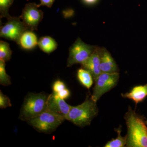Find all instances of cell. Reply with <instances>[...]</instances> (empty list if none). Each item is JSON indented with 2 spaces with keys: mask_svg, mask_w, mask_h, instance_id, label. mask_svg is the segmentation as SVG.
<instances>
[{
  "mask_svg": "<svg viewBox=\"0 0 147 147\" xmlns=\"http://www.w3.org/2000/svg\"><path fill=\"white\" fill-rule=\"evenodd\" d=\"M124 119L127 129L126 147H147V126L144 116L129 106Z\"/></svg>",
  "mask_w": 147,
  "mask_h": 147,
  "instance_id": "1",
  "label": "cell"
},
{
  "mask_svg": "<svg viewBox=\"0 0 147 147\" xmlns=\"http://www.w3.org/2000/svg\"><path fill=\"white\" fill-rule=\"evenodd\" d=\"M87 95L86 100L82 104L71 106L66 118L76 126L84 127L90 125L92 120L98 114L96 102L92 99L91 96Z\"/></svg>",
  "mask_w": 147,
  "mask_h": 147,
  "instance_id": "2",
  "label": "cell"
},
{
  "mask_svg": "<svg viewBox=\"0 0 147 147\" xmlns=\"http://www.w3.org/2000/svg\"><path fill=\"white\" fill-rule=\"evenodd\" d=\"M48 95L44 92L28 94L24 99L18 118L27 121L46 111Z\"/></svg>",
  "mask_w": 147,
  "mask_h": 147,
  "instance_id": "3",
  "label": "cell"
},
{
  "mask_svg": "<svg viewBox=\"0 0 147 147\" xmlns=\"http://www.w3.org/2000/svg\"><path fill=\"white\" fill-rule=\"evenodd\" d=\"M65 120L63 117L47 110L26 122L37 131L50 134L55 131Z\"/></svg>",
  "mask_w": 147,
  "mask_h": 147,
  "instance_id": "4",
  "label": "cell"
},
{
  "mask_svg": "<svg viewBox=\"0 0 147 147\" xmlns=\"http://www.w3.org/2000/svg\"><path fill=\"white\" fill-rule=\"evenodd\" d=\"M119 72H102L94 80L95 85L91 98L96 102L102 95L112 90L117 86L119 79Z\"/></svg>",
  "mask_w": 147,
  "mask_h": 147,
  "instance_id": "5",
  "label": "cell"
},
{
  "mask_svg": "<svg viewBox=\"0 0 147 147\" xmlns=\"http://www.w3.org/2000/svg\"><path fill=\"white\" fill-rule=\"evenodd\" d=\"M96 46L88 45L78 38L69 47L67 66H72L75 64H82L86 60L95 49Z\"/></svg>",
  "mask_w": 147,
  "mask_h": 147,
  "instance_id": "6",
  "label": "cell"
},
{
  "mask_svg": "<svg viewBox=\"0 0 147 147\" xmlns=\"http://www.w3.org/2000/svg\"><path fill=\"white\" fill-rule=\"evenodd\" d=\"M7 19V22L1 26L0 36L14 41L18 45L21 35L28 29L21 21L20 16H11Z\"/></svg>",
  "mask_w": 147,
  "mask_h": 147,
  "instance_id": "7",
  "label": "cell"
},
{
  "mask_svg": "<svg viewBox=\"0 0 147 147\" xmlns=\"http://www.w3.org/2000/svg\"><path fill=\"white\" fill-rule=\"evenodd\" d=\"M38 7L36 3H28L22 10L20 17L28 30H37L38 24L43 18V12L38 9Z\"/></svg>",
  "mask_w": 147,
  "mask_h": 147,
  "instance_id": "8",
  "label": "cell"
},
{
  "mask_svg": "<svg viewBox=\"0 0 147 147\" xmlns=\"http://www.w3.org/2000/svg\"><path fill=\"white\" fill-rule=\"evenodd\" d=\"M71 107L64 99L60 98L54 92L48 95L47 110L63 117L65 119Z\"/></svg>",
  "mask_w": 147,
  "mask_h": 147,
  "instance_id": "9",
  "label": "cell"
},
{
  "mask_svg": "<svg viewBox=\"0 0 147 147\" xmlns=\"http://www.w3.org/2000/svg\"><path fill=\"white\" fill-rule=\"evenodd\" d=\"M100 47H96L89 57L81 65L82 68L90 72L94 80L102 73L100 69Z\"/></svg>",
  "mask_w": 147,
  "mask_h": 147,
  "instance_id": "10",
  "label": "cell"
},
{
  "mask_svg": "<svg viewBox=\"0 0 147 147\" xmlns=\"http://www.w3.org/2000/svg\"><path fill=\"white\" fill-rule=\"evenodd\" d=\"M100 69L101 72L115 73L119 72L117 65L108 50L104 48H100Z\"/></svg>",
  "mask_w": 147,
  "mask_h": 147,
  "instance_id": "11",
  "label": "cell"
},
{
  "mask_svg": "<svg viewBox=\"0 0 147 147\" xmlns=\"http://www.w3.org/2000/svg\"><path fill=\"white\" fill-rule=\"evenodd\" d=\"M121 96L133 100L136 107L138 103L144 101L147 96V84L136 86L129 92L121 94Z\"/></svg>",
  "mask_w": 147,
  "mask_h": 147,
  "instance_id": "12",
  "label": "cell"
},
{
  "mask_svg": "<svg viewBox=\"0 0 147 147\" xmlns=\"http://www.w3.org/2000/svg\"><path fill=\"white\" fill-rule=\"evenodd\" d=\"M38 41L36 35L32 31L28 30L21 35L18 45L24 50H31L36 47Z\"/></svg>",
  "mask_w": 147,
  "mask_h": 147,
  "instance_id": "13",
  "label": "cell"
},
{
  "mask_svg": "<svg viewBox=\"0 0 147 147\" xmlns=\"http://www.w3.org/2000/svg\"><path fill=\"white\" fill-rule=\"evenodd\" d=\"M38 45L40 50L44 53L50 54L57 49L58 44L56 40L50 36H42L40 38Z\"/></svg>",
  "mask_w": 147,
  "mask_h": 147,
  "instance_id": "14",
  "label": "cell"
},
{
  "mask_svg": "<svg viewBox=\"0 0 147 147\" xmlns=\"http://www.w3.org/2000/svg\"><path fill=\"white\" fill-rule=\"evenodd\" d=\"M77 77L81 84L88 90L93 84V77L89 71L81 68L78 69L77 72Z\"/></svg>",
  "mask_w": 147,
  "mask_h": 147,
  "instance_id": "15",
  "label": "cell"
},
{
  "mask_svg": "<svg viewBox=\"0 0 147 147\" xmlns=\"http://www.w3.org/2000/svg\"><path fill=\"white\" fill-rule=\"evenodd\" d=\"M118 133L117 137L115 139H113L104 146L105 147H123L126 146L127 143V135L125 137H122L121 135V127L119 126L116 129Z\"/></svg>",
  "mask_w": 147,
  "mask_h": 147,
  "instance_id": "16",
  "label": "cell"
},
{
  "mask_svg": "<svg viewBox=\"0 0 147 147\" xmlns=\"http://www.w3.org/2000/svg\"><path fill=\"white\" fill-rule=\"evenodd\" d=\"M12 51L8 42L0 41V60L6 62L10 60L12 55Z\"/></svg>",
  "mask_w": 147,
  "mask_h": 147,
  "instance_id": "17",
  "label": "cell"
},
{
  "mask_svg": "<svg viewBox=\"0 0 147 147\" xmlns=\"http://www.w3.org/2000/svg\"><path fill=\"white\" fill-rule=\"evenodd\" d=\"M5 62L0 60V84L7 86L11 84L10 77L7 73L5 69Z\"/></svg>",
  "mask_w": 147,
  "mask_h": 147,
  "instance_id": "18",
  "label": "cell"
},
{
  "mask_svg": "<svg viewBox=\"0 0 147 147\" xmlns=\"http://www.w3.org/2000/svg\"><path fill=\"white\" fill-rule=\"evenodd\" d=\"M14 0H0L1 18H8L10 17L9 14V7L13 3Z\"/></svg>",
  "mask_w": 147,
  "mask_h": 147,
  "instance_id": "19",
  "label": "cell"
},
{
  "mask_svg": "<svg viewBox=\"0 0 147 147\" xmlns=\"http://www.w3.org/2000/svg\"><path fill=\"white\" fill-rule=\"evenodd\" d=\"M11 102L9 98L3 93L1 91H0V108L4 109L7 107H11Z\"/></svg>",
  "mask_w": 147,
  "mask_h": 147,
  "instance_id": "20",
  "label": "cell"
},
{
  "mask_svg": "<svg viewBox=\"0 0 147 147\" xmlns=\"http://www.w3.org/2000/svg\"><path fill=\"white\" fill-rule=\"evenodd\" d=\"M66 88L65 84L61 80H57L55 82L53 85V92L55 93H58L63 90Z\"/></svg>",
  "mask_w": 147,
  "mask_h": 147,
  "instance_id": "21",
  "label": "cell"
},
{
  "mask_svg": "<svg viewBox=\"0 0 147 147\" xmlns=\"http://www.w3.org/2000/svg\"><path fill=\"white\" fill-rule=\"evenodd\" d=\"M57 94L58 96L62 99H65L68 98L70 95V92L68 89L66 88L65 89L61 91L58 93H56Z\"/></svg>",
  "mask_w": 147,
  "mask_h": 147,
  "instance_id": "22",
  "label": "cell"
},
{
  "mask_svg": "<svg viewBox=\"0 0 147 147\" xmlns=\"http://www.w3.org/2000/svg\"><path fill=\"white\" fill-rule=\"evenodd\" d=\"M55 1V0H40V3L38 5L39 7L40 6H45L50 8L52 7Z\"/></svg>",
  "mask_w": 147,
  "mask_h": 147,
  "instance_id": "23",
  "label": "cell"
},
{
  "mask_svg": "<svg viewBox=\"0 0 147 147\" xmlns=\"http://www.w3.org/2000/svg\"><path fill=\"white\" fill-rule=\"evenodd\" d=\"M85 3L88 5H92L95 3L98 0H83Z\"/></svg>",
  "mask_w": 147,
  "mask_h": 147,
  "instance_id": "24",
  "label": "cell"
},
{
  "mask_svg": "<svg viewBox=\"0 0 147 147\" xmlns=\"http://www.w3.org/2000/svg\"><path fill=\"white\" fill-rule=\"evenodd\" d=\"M145 122H146V124L147 126V120L146 121H145Z\"/></svg>",
  "mask_w": 147,
  "mask_h": 147,
  "instance_id": "25",
  "label": "cell"
}]
</instances>
